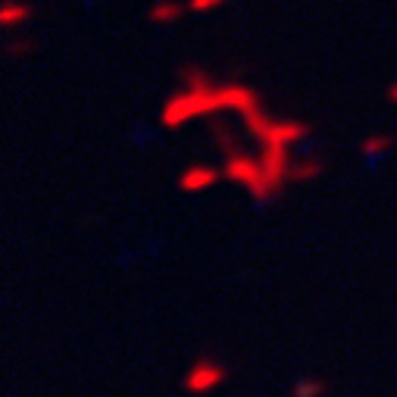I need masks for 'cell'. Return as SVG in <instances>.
Instances as JSON below:
<instances>
[{
	"instance_id": "obj_1",
	"label": "cell",
	"mask_w": 397,
	"mask_h": 397,
	"mask_svg": "<svg viewBox=\"0 0 397 397\" xmlns=\"http://www.w3.org/2000/svg\"><path fill=\"white\" fill-rule=\"evenodd\" d=\"M222 179H225L222 166H213V163H188L185 169L179 172V188L185 194H204V191H210V188H216Z\"/></svg>"
},
{
	"instance_id": "obj_2",
	"label": "cell",
	"mask_w": 397,
	"mask_h": 397,
	"mask_svg": "<svg viewBox=\"0 0 397 397\" xmlns=\"http://www.w3.org/2000/svg\"><path fill=\"white\" fill-rule=\"evenodd\" d=\"M222 379H225V369H222L213 356H200L191 366V372L185 375V388L191 394H207L210 388H216Z\"/></svg>"
},
{
	"instance_id": "obj_3",
	"label": "cell",
	"mask_w": 397,
	"mask_h": 397,
	"mask_svg": "<svg viewBox=\"0 0 397 397\" xmlns=\"http://www.w3.org/2000/svg\"><path fill=\"white\" fill-rule=\"evenodd\" d=\"M188 0H153L151 10H147V22L160 25V29H169V25L181 22L188 16Z\"/></svg>"
},
{
	"instance_id": "obj_4",
	"label": "cell",
	"mask_w": 397,
	"mask_h": 397,
	"mask_svg": "<svg viewBox=\"0 0 397 397\" xmlns=\"http://www.w3.org/2000/svg\"><path fill=\"white\" fill-rule=\"evenodd\" d=\"M32 16H35V6H32L29 0H4V4H0V25H4L10 35L25 29V25L32 22Z\"/></svg>"
},
{
	"instance_id": "obj_5",
	"label": "cell",
	"mask_w": 397,
	"mask_h": 397,
	"mask_svg": "<svg viewBox=\"0 0 397 397\" xmlns=\"http://www.w3.org/2000/svg\"><path fill=\"white\" fill-rule=\"evenodd\" d=\"M397 144V138L391 132H375V134H366V138L360 141V153L369 160V163H375V160H382L385 153H391Z\"/></svg>"
},
{
	"instance_id": "obj_6",
	"label": "cell",
	"mask_w": 397,
	"mask_h": 397,
	"mask_svg": "<svg viewBox=\"0 0 397 397\" xmlns=\"http://www.w3.org/2000/svg\"><path fill=\"white\" fill-rule=\"evenodd\" d=\"M326 172V160L316 157V153H309V157H298L291 166V185L294 181H300V185H307V181H316Z\"/></svg>"
},
{
	"instance_id": "obj_7",
	"label": "cell",
	"mask_w": 397,
	"mask_h": 397,
	"mask_svg": "<svg viewBox=\"0 0 397 397\" xmlns=\"http://www.w3.org/2000/svg\"><path fill=\"white\" fill-rule=\"evenodd\" d=\"M32 50H35L32 38H10V44H6V57L10 60H22V57H29Z\"/></svg>"
},
{
	"instance_id": "obj_8",
	"label": "cell",
	"mask_w": 397,
	"mask_h": 397,
	"mask_svg": "<svg viewBox=\"0 0 397 397\" xmlns=\"http://www.w3.org/2000/svg\"><path fill=\"white\" fill-rule=\"evenodd\" d=\"M322 391H326V382H319V379H304L298 388H294V397H319Z\"/></svg>"
},
{
	"instance_id": "obj_9",
	"label": "cell",
	"mask_w": 397,
	"mask_h": 397,
	"mask_svg": "<svg viewBox=\"0 0 397 397\" xmlns=\"http://www.w3.org/2000/svg\"><path fill=\"white\" fill-rule=\"evenodd\" d=\"M225 4H228V0H188V10H191V13H216Z\"/></svg>"
},
{
	"instance_id": "obj_10",
	"label": "cell",
	"mask_w": 397,
	"mask_h": 397,
	"mask_svg": "<svg viewBox=\"0 0 397 397\" xmlns=\"http://www.w3.org/2000/svg\"><path fill=\"white\" fill-rule=\"evenodd\" d=\"M385 100H388L391 106H397V78H394V82H388V88H385Z\"/></svg>"
}]
</instances>
